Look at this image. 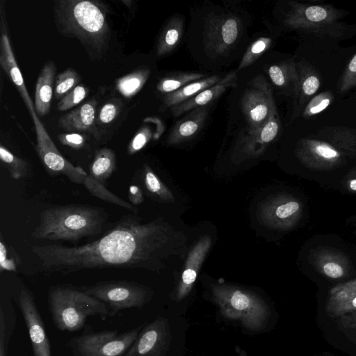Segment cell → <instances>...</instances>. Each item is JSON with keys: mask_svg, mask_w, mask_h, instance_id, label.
Here are the masks:
<instances>
[{"mask_svg": "<svg viewBox=\"0 0 356 356\" xmlns=\"http://www.w3.org/2000/svg\"><path fill=\"white\" fill-rule=\"evenodd\" d=\"M116 169L115 153L110 148L104 147L96 151L90 165L89 175L96 181L105 186L106 182Z\"/></svg>", "mask_w": 356, "mask_h": 356, "instance_id": "26", "label": "cell"}, {"mask_svg": "<svg viewBox=\"0 0 356 356\" xmlns=\"http://www.w3.org/2000/svg\"><path fill=\"white\" fill-rule=\"evenodd\" d=\"M122 103L120 99L113 98L106 102L97 115V124H108L114 121L120 113Z\"/></svg>", "mask_w": 356, "mask_h": 356, "instance_id": "40", "label": "cell"}, {"mask_svg": "<svg viewBox=\"0 0 356 356\" xmlns=\"http://www.w3.org/2000/svg\"><path fill=\"white\" fill-rule=\"evenodd\" d=\"M152 136L151 130L149 127H143L132 138L127 147V153L134 154L148 143Z\"/></svg>", "mask_w": 356, "mask_h": 356, "instance_id": "42", "label": "cell"}, {"mask_svg": "<svg viewBox=\"0 0 356 356\" xmlns=\"http://www.w3.org/2000/svg\"><path fill=\"white\" fill-rule=\"evenodd\" d=\"M47 304L53 323L60 331H78L85 327L89 317L105 320L108 316L104 302L71 284L51 286Z\"/></svg>", "mask_w": 356, "mask_h": 356, "instance_id": "5", "label": "cell"}, {"mask_svg": "<svg viewBox=\"0 0 356 356\" xmlns=\"http://www.w3.org/2000/svg\"><path fill=\"white\" fill-rule=\"evenodd\" d=\"M334 96L331 91H325L313 97L302 110L305 118H312L325 110L333 102Z\"/></svg>", "mask_w": 356, "mask_h": 356, "instance_id": "36", "label": "cell"}, {"mask_svg": "<svg viewBox=\"0 0 356 356\" xmlns=\"http://www.w3.org/2000/svg\"><path fill=\"white\" fill-rule=\"evenodd\" d=\"M237 74L232 71L215 85L205 89L188 100L170 108L174 116H179L191 110L205 106L220 97L228 88L237 86Z\"/></svg>", "mask_w": 356, "mask_h": 356, "instance_id": "21", "label": "cell"}, {"mask_svg": "<svg viewBox=\"0 0 356 356\" xmlns=\"http://www.w3.org/2000/svg\"><path fill=\"white\" fill-rule=\"evenodd\" d=\"M8 253V248L1 239L0 241V271L2 273L3 270L8 271H17V261L19 259L18 257L8 258L7 254Z\"/></svg>", "mask_w": 356, "mask_h": 356, "instance_id": "45", "label": "cell"}, {"mask_svg": "<svg viewBox=\"0 0 356 356\" xmlns=\"http://www.w3.org/2000/svg\"><path fill=\"white\" fill-rule=\"evenodd\" d=\"M183 22L179 17H173L164 28L157 43V56H163L171 51L181 35Z\"/></svg>", "mask_w": 356, "mask_h": 356, "instance_id": "30", "label": "cell"}, {"mask_svg": "<svg viewBox=\"0 0 356 356\" xmlns=\"http://www.w3.org/2000/svg\"><path fill=\"white\" fill-rule=\"evenodd\" d=\"M128 199L129 202L136 207L142 204L144 202V195L142 189L136 185H131Z\"/></svg>", "mask_w": 356, "mask_h": 356, "instance_id": "47", "label": "cell"}, {"mask_svg": "<svg viewBox=\"0 0 356 356\" xmlns=\"http://www.w3.org/2000/svg\"><path fill=\"white\" fill-rule=\"evenodd\" d=\"M88 92V88L82 84L78 85L58 102V109L65 111L77 106L86 99Z\"/></svg>", "mask_w": 356, "mask_h": 356, "instance_id": "38", "label": "cell"}, {"mask_svg": "<svg viewBox=\"0 0 356 356\" xmlns=\"http://www.w3.org/2000/svg\"><path fill=\"white\" fill-rule=\"evenodd\" d=\"M149 73L148 69L141 68L123 76L116 81V90L125 98H131L141 90Z\"/></svg>", "mask_w": 356, "mask_h": 356, "instance_id": "27", "label": "cell"}, {"mask_svg": "<svg viewBox=\"0 0 356 356\" xmlns=\"http://www.w3.org/2000/svg\"><path fill=\"white\" fill-rule=\"evenodd\" d=\"M141 177L144 187L149 194L165 202L175 200L172 192L147 164L143 165Z\"/></svg>", "mask_w": 356, "mask_h": 356, "instance_id": "31", "label": "cell"}, {"mask_svg": "<svg viewBox=\"0 0 356 356\" xmlns=\"http://www.w3.org/2000/svg\"><path fill=\"white\" fill-rule=\"evenodd\" d=\"M1 36L0 40V65L6 74L12 80L20 93L31 113H35V106L29 95L21 72L15 58L10 40L5 14L1 10Z\"/></svg>", "mask_w": 356, "mask_h": 356, "instance_id": "15", "label": "cell"}, {"mask_svg": "<svg viewBox=\"0 0 356 356\" xmlns=\"http://www.w3.org/2000/svg\"><path fill=\"white\" fill-rule=\"evenodd\" d=\"M108 220L104 208L87 204L55 205L42 211L31 234L38 240L79 241L100 234Z\"/></svg>", "mask_w": 356, "mask_h": 356, "instance_id": "3", "label": "cell"}, {"mask_svg": "<svg viewBox=\"0 0 356 356\" xmlns=\"http://www.w3.org/2000/svg\"><path fill=\"white\" fill-rule=\"evenodd\" d=\"M81 77L74 69L70 67L56 76L54 96L59 101L79 85Z\"/></svg>", "mask_w": 356, "mask_h": 356, "instance_id": "35", "label": "cell"}, {"mask_svg": "<svg viewBox=\"0 0 356 356\" xmlns=\"http://www.w3.org/2000/svg\"><path fill=\"white\" fill-rule=\"evenodd\" d=\"M222 79L218 75H213L191 82L179 90L166 94L163 98V109L172 107L182 103L205 89L215 85Z\"/></svg>", "mask_w": 356, "mask_h": 356, "instance_id": "25", "label": "cell"}, {"mask_svg": "<svg viewBox=\"0 0 356 356\" xmlns=\"http://www.w3.org/2000/svg\"><path fill=\"white\" fill-rule=\"evenodd\" d=\"M253 88L243 93L241 108L248 125V132L261 129L272 113H277L270 87L261 76L253 80Z\"/></svg>", "mask_w": 356, "mask_h": 356, "instance_id": "12", "label": "cell"}, {"mask_svg": "<svg viewBox=\"0 0 356 356\" xmlns=\"http://www.w3.org/2000/svg\"><path fill=\"white\" fill-rule=\"evenodd\" d=\"M211 245V238L206 235L202 237L191 250L176 290V301H181L191 292Z\"/></svg>", "mask_w": 356, "mask_h": 356, "instance_id": "18", "label": "cell"}, {"mask_svg": "<svg viewBox=\"0 0 356 356\" xmlns=\"http://www.w3.org/2000/svg\"><path fill=\"white\" fill-rule=\"evenodd\" d=\"M356 87V54L346 65L337 82V91L343 95Z\"/></svg>", "mask_w": 356, "mask_h": 356, "instance_id": "39", "label": "cell"}, {"mask_svg": "<svg viewBox=\"0 0 356 356\" xmlns=\"http://www.w3.org/2000/svg\"><path fill=\"white\" fill-rule=\"evenodd\" d=\"M83 186H84L87 191L93 196L108 203L120 206L134 213H138V209L136 206L115 195L108 190L104 185L96 181L90 175H88L86 177Z\"/></svg>", "mask_w": 356, "mask_h": 356, "instance_id": "28", "label": "cell"}, {"mask_svg": "<svg viewBox=\"0 0 356 356\" xmlns=\"http://www.w3.org/2000/svg\"><path fill=\"white\" fill-rule=\"evenodd\" d=\"M238 22L234 17L215 18L207 23L205 45L213 52L221 54L230 49L238 35Z\"/></svg>", "mask_w": 356, "mask_h": 356, "instance_id": "16", "label": "cell"}, {"mask_svg": "<svg viewBox=\"0 0 356 356\" xmlns=\"http://www.w3.org/2000/svg\"><path fill=\"white\" fill-rule=\"evenodd\" d=\"M53 10L62 35L79 41L92 60L105 56L111 37L106 4L97 0H58Z\"/></svg>", "mask_w": 356, "mask_h": 356, "instance_id": "2", "label": "cell"}, {"mask_svg": "<svg viewBox=\"0 0 356 356\" xmlns=\"http://www.w3.org/2000/svg\"><path fill=\"white\" fill-rule=\"evenodd\" d=\"M206 74L195 72H181L164 77L156 85V89L162 93L175 92L188 83L204 79Z\"/></svg>", "mask_w": 356, "mask_h": 356, "instance_id": "32", "label": "cell"}, {"mask_svg": "<svg viewBox=\"0 0 356 356\" xmlns=\"http://www.w3.org/2000/svg\"><path fill=\"white\" fill-rule=\"evenodd\" d=\"M342 191L356 193V165L350 168L339 183Z\"/></svg>", "mask_w": 356, "mask_h": 356, "instance_id": "46", "label": "cell"}, {"mask_svg": "<svg viewBox=\"0 0 356 356\" xmlns=\"http://www.w3.org/2000/svg\"><path fill=\"white\" fill-rule=\"evenodd\" d=\"M212 298L223 316L239 321L248 330H263L270 312L266 302L255 293L229 284L211 285Z\"/></svg>", "mask_w": 356, "mask_h": 356, "instance_id": "6", "label": "cell"}, {"mask_svg": "<svg viewBox=\"0 0 356 356\" xmlns=\"http://www.w3.org/2000/svg\"><path fill=\"white\" fill-rule=\"evenodd\" d=\"M145 324L119 334L118 331H94L85 325L82 333L67 343L72 356H122L136 339Z\"/></svg>", "mask_w": 356, "mask_h": 356, "instance_id": "8", "label": "cell"}, {"mask_svg": "<svg viewBox=\"0 0 356 356\" xmlns=\"http://www.w3.org/2000/svg\"><path fill=\"white\" fill-rule=\"evenodd\" d=\"M207 107H198L175 126L168 138L170 145L184 142L194 136L203 126L208 115Z\"/></svg>", "mask_w": 356, "mask_h": 356, "instance_id": "23", "label": "cell"}, {"mask_svg": "<svg viewBox=\"0 0 356 356\" xmlns=\"http://www.w3.org/2000/svg\"><path fill=\"white\" fill-rule=\"evenodd\" d=\"M56 71L55 63L49 60L44 65L38 77L34 106L35 113L39 118L44 116L49 111Z\"/></svg>", "mask_w": 356, "mask_h": 356, "instance_id": "22", "label": "cell"}, {"mask_svg": "<svg viewBox=\"0 0 356 356\" xmlns=\"http://www.w3.org/2000/svg\"><path fill=\"white\" fill-rule=\"evenodd\" d=\"M268 74L275 86L285 88L291 83L294 88L298 78L297 63L290 60L271 65Z\"/></svg>", "mask_w": 356, "mask_h": 356, "instance_id": "29", "label": "cell"}, {"mask_svg": "<svg viewBox=\"0 0 356 356\" xmlns=\"http://www.w3.org/2000/svg\"><path fill=\"white\" fill-rule=\"evenodd\" d=\"M302 213L300 201L289 194L273 195L264 200L258 207L257 216L266 226L277 230L293 227Z\"/></svg>", "mask_w": 356, "mask_h": 356, "instance_id": "11", "label": "cell"}, {"mask_svg": "<svg viewBox=\"0 0 356 356\" xmlns=\"http://www.w3.org/2000/svg\"><path fill=\"white\" fill-rule=\"evenodd\" d=\"M79 288L105 304L108 316H115L120 311L145 306L152 298V290L140 283L128 280L98 282Z\"/></svg>", "mask_w": 356, "mask_h": 356, "instance_id": "9", "label": "cell"}, {"mask_svg": "<svg viewBox=\"0 0 356 356\" xmlns=\"http://www.w3.org/2000/svg\"><path fill=\"white\" fill-rule=\"evenodd\" d=\"M172 341L168 319L159 316L145 325L136 339L122 356H165Z\"/></svg>", "mask_w": 356, "mask_h": 356, "instance_id": "14", "label": "cell"}, {"mask_svg": "<svg viewBox=\"0 0 356 356\" xmlns=\"http://www.w3.org/2000/svg\"><path fill=\"white\" fill-rule=\"evenodd\" d=\"M298 78L294 86V115L304 109L305 105L318 91L321 86V78L317 71L308 63H297Z\"/></svg>", "mask_w": 356, "mask_h": 356, "instance_id": "19", "label": "cell"}, {"mask_svg": "<svg viewBox=\"0 0 356 356\" xmlns=\"http://www.w3.org/2000/svg\"><path fill=\"white\" fill-rule=\"evenodd\" d=\"M58 139L62 145L79 149L84 147L86 136L79 133H65L59 134Z\"/></svg>", "mask_w": 356, "mask_h": 356, "instance_id": "44", "label": "cell"}, {"mask_svg": "<svg viewBox=\"0 0 356 356\" xmlns=\"http://www.w3.org/2000/svg\"><path fill=\"white\" fill-rule=\"evenodd\" d=\"M97 106L95 99L88 101L61 116L58 120L59 127L70 133H87L96 139L100 138L97 127Z\"/></svg>", "mask_w": 356, "mask_h": 356, "instance_id": "17", "label": "cell"}, {"mask_svg": "<svg viewBox=\"0 0 356 356\" xmlns=\"http://www.w3.org/2000/svg\"><path fill=\"white\" fill-rule=\"evenodd\" d=\"M15 300L27 327L33 356H53L44 323L32 291L26 286H22L18 290Z\"/></svg>", "mask_w": 356, "mask_h": 356, "instance_id": "13", "label": "cell"}, {"mask_svg": "<svg viewBox=\"0 0 356 356\" xmlns=\"http://www.w3.org/2000/svg\"><path fill=\"white\" fill-rule=\"evenodd\" d=\"M35 128L36 150L45 169L51 175H64L73 183L83 185L88 174L74 166L58 151L35 113L31 114Z\"/></svg>", "mask_w": 356, "mask_h": 356, "instance_id": "10", "label": "cell"}, {"mask_svg": "<svg viewBox=\"0 0 356 356\" xmlns=\"http://www.w3.org/2000/svg\"><path fill=\"white\" fill-rule=\"evenodd\" d=\"M284 24L289 28L312 33L319 37L336 38L345 31L340 19L342 13L330 5H307L290 2Z\"/></svg>", "mask_w": 356, "mask_h": 356, "instance_id": "7", "label": "cell"}, {"mask_svg": "<svg viewBox=\"0 0 356 356\" xmlns=\"http://www.w3.org/2000/svg\"><path fill=\"white\" fill-rule=\"evenodd\" d=\"M0 159L12 178L19 179L26 176L29 170L28 163L13 154L2 145L0 146Z\"/></svg>", "mask_w": 356, "mask_h": 356, "instance_id": "34", "label": "cell"}, {"mask_svg": "<svg viewBox=\"0 0 356 356\" xmlns=\"http://www.w3.org/2000/svg\"><path fill=\"white\" fill-rule=\"evenodd\" d=\"M280 127L278 113H272L268 122L259 129L248 132L239 142V147L247 156H257L277 136Z\"/></svg>", "mask_w": 356, "mask_h": 356, "instance_id": "20", "label": "cell"}, {"mask_svg": "<svg viewBox=\"0 0 356 356\" xmlns=\"http://www.w3.org/2000/svg\"><path fill=\"white\" fill-rule=\"evenodd\" d=\"M17 320L12 298L2 295L0 302V356H7L8 343L16 327Z\"/></svg>", "mask_w": 356, "mask_h": 356, "instance_id": "24", "label": "cell"}, {"mask_svg": "<svg viewBox=\"0 0 356 356\" xmlns=\"http://www.w3.org/2000/svg\"><path fill=\"white\" fill-rule=\"evenodd\" d=\"M295 154L310 170H337L356 159V129L337 126L323 128L300 138Z\"/></svg>", "mask_w": 356, "mask_h": 356, "instance_id": "4", "label": "cell"}, {"mask_svg": "<svg viewBox=\"0 0 356 356\" xmlns=\"http://www.w3.org/2000/svg\"><path fill=\"white\" fill-rule=\"evenodd\" d=\"M355 295H356V279L339 284L333 287L330 291L329 302Z\"/></svg>", "mask_w": 356, "mask_h": 356, "instance_id": "41", "label": "cell"}, {"mask_svg": "<svg viewBox=\"0 0 356 356\" xmlns=\"http://www.w3.org/2000/svg\"><path fill=\"white\" fill-rule=\"evenodd\" d=\"M329 311L334 315L356 309V295L330 302Z\"/></svg>", "mask_w": 356, "mask_h": 356, "instance_id": "43", "label": "cell"}, {"mask_svg": "<svg viewBox=\"0 0 356 356\" xmlns=\"http://www.w3.org/2000/svg\"><path fill=\"white\" fill-rule=\"evenodd\" d=\"M168 229L160 219L142 223L137 214H126L101 238L75 246L55 243L33 245L38 271L67 275L81 270L106 268L156 270L161 268Z\"/></svg>", "mask_w": 356, "mask_h": 356, "instance_id": "1", "label": "cell"}, {"mask_svg": "<svg viewBox=\"0 0 356 356\" xmlns=\"http://www.w3.org/2000/svg\"><path fill=\"white\" fill-rule=\"evenodd\" d=\"M318 266L321 271L327 277L332 279H339L343 277L348 266L344 259L338 254L332 253L321 254L318 257Z\"/></svg>", "mask_w": 356, "mask_h": 356, "instance_id": "33", "label": "cell"}, {"mask_svg": "<svg viewBox=\"0 0 356 356\" xmlns=\"http://www.w3.org/2000/svg\"><path fill=\"white\" fill-rule=\"evenodd\" d=\"M271 39L260 38L254 42L246 50L238 65V70L243 69L254 63L270 46Z\"/></svg>", "mask_w": 356, "mask_h": 356, "instance_id": "37", "label": "cell"}]
</instances>
